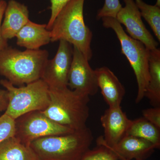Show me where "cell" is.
I'll list each match as a JSON object with an SVG mask.
<instances>
[{
  "instance_id": "obj_1",
  "label": "cell",
  "mask_w": 160,
  "mask_h": 160,
  "mask_svg": "<svg viewBox=\"0 0 160 160\" xmlns=\"http://www.w3.org/2000/svg\"><path fill=\"white\" fill-rule=\"evenodd\" d=\"M85 0H70L60 10L51 29V42L64 40L77 48L88 61L92 57V33L84 18Z\"/></svg>"
},
{
  "instance_id": "obj_2",
  "label": "cell",
  "mask_w": 160,
  "mask_h": 160,
  "mask_svg": "<svg viewBox=\"0 0 160 160\" xmlns=\"http://www.w3.org/2000/svg\"><path fill=\"white\" fill-rule=\"evenodd\" d=\"M49 52L46 50L22 51L8 46L0 51V75L15 86L42 78Z\"/></svg>"
},
{
  "instance_id": "obj_3",
  "label": "cell",
  "mask_w": 160,
  "mask_h": 160,
  "mask_svg": "<svg viewBox=\"0 0 160 160\" xmlns=\"http://www.w3.org/2000/svg\"><path fill=\"white\" fill-rule=\"evenodd\" d=\"M49 105L42 111L47 117L74 130L87 126L89 115V95L71 90L68 87H49Z\"/></svg>"
},
{
  "instance_id": "obj_4",
  "label": "cell",
  "mask_w": 160,
  "mask_h": 160,
  "mask_svg": "<svg viewBox=\"0 0 160 160\" xmlns=\"http://www.w3.org/2000/svg\"><path fill=\"white\" fill-rule=\"evenodd\" d=\"M93 140L91 130L86 126L70 133L40 138L29 146L39 160H79Z\"/></svg>"
},
{
  "instance_id": "obj_5",
  "label": "cell",
  "mask_w": 160,
  "mask_h": 160,
  "mask_svg": "<svg viewBox=\"0 0 160 160\" xmlns=\"http://www.w3.org/2000/svg\"><path fill=\"white\" fill-rule=\"evenodd\" d=\"M102 19L104 27L114 31L121 44L122 53L127 58L134 72L138 84V93L135 99L138 104L145 97L149 82L150 50L142 43L127 34L116 18L105 17Z\"/></svg>"
},
{
  "instance_id": "obj_6",
  "label": "cell",
  "mask_w": 160,
  "mask_h": 160,
  "mask_svg": "<svg viewBox=\"0 0 160 160\" xmlns=\"http://www.w3.org/2000/svg\"><path fill=\"white\" fill-rule=\"evenodd\" d=\"M0 84L7 91L9 100L4 113L14 120L30 112L44 111L49 105V86L42 79L19 87L6 79L1 80Z\"/></svg>"
},
{
  "instance_id": "obj_7",
  "label": "cell",
  "mask_w": 160,
  "mask_h": 160,
  "mask_svg": "<svg viewBox=\"0 0 160 160\" xmlns=\"http://www.w3.org/2000/svg\"><path fill=\"white\" fill-rule=\"evenodd\" d=\"M74 131L50 119L40 110L28 112L15 120L14 137L28 146L40 138Z\"/></svg>"
},
{
  "instance_id": "obj_8",
  "label": "cell",
  "mask_w": 160,
  "mask_h": 160,
  "mask_svg": "<svg viewBox=\"0 0 160 160\" xmlns=\"http://www.w3.org/2000/svg\"><path fill=\"white\" fill-rule=\"evenodd\" d=\"M68 87L89 96L96 94L99 89L95 71L85 56L74 46L68 75Z\"/></svg>"
},
{
  "instance_id": "obj_9",
  "label": "cell",
  "mask_w": 160,
  "mask_h": 160,
  "mask_svg": "<svg viewBox=\"0 0 160 160\" xmlns=\"http://www.w3.org/2000/svg\"><path fill=\"white\" fill-rule=\"evenodd\" d=\"M71 45L64 40H60L54 57L47 61L41 79L49 88L68 87V75L73 52Z\"/></svg>"
},
{
  "instance_id": "obj_10",
  "label": "cell",
  "mask_w": 160,
  "mask_h": 160,
  "mask_svg": "<svg viewBox=\"0 0 160 160\" xmlns=\"http://www.w3.org/2000/svg\"><path fill=\"white\" fill-rule=\"evenodd\" d=\"M125 6L117 15L116 19L126 27L129 36L142 43L149 50L158 48V43L144 25L139 10L134 0H123Z\"/></svg>"
},
{
  "instance_id": "obj_11",
  "label": "cell",
  "mask_w": 160,
  "mask_h": 160,
  "mask_svg": "<svg viewBox=\"0 0 160 160\" xmlns=\"http://www.w3.org/2000/svg\"><path fill=\"white\" fill-rule=\"evenodd\" d=\"M104 136L97 140V144L112 147L126 135L132 120L127 117L121 106L109 107L101 116Z\"/></svg>"
},
{
  "instance_id": "obj_12",
  "label": "cell",
  "mask_w": 160,
  "mask_h": 160,
  "mask_svg": "<svg viewBox=\"0 0 160 160\" xmlns=\"http://www.w3.org/2000/svg\"><path fill=\"white\" fill-rule=\"evenodd\" d=\"M106 146L112 150L121 160H145L156 149L153 144L147 140L127 135L114 146Z\"/></svg>"
},
{
  "instance_id": "obj_13",
  "label": "cell",
  "mask_w": 160,
  "mask_h": 160,
  "mask_svg": "<svg viewBox=\"0 0 160 160\" xmlns=\"http://www.w3.org/2000/svg\"><path fill=\"white\" fill-rule=\"evenodd\" d=\"M95 71L99 89L109 107L121 106L126 89L117 77L106 66L97 68Z\"/></svg>"
},
{
  "instance_id": "obj_14",
  "label": "cell",
  "mask_w": 160,
  "mask_h": 160,
  "mask_svg": "<svg viewBox=\"0 0 160 160\" xmlns=\"http://www.w3.org/2000/svg\"><path fill=\"white\" fill-rule=\"evenodd\" d=\"M1 26V33L5 39H11L29 22V11L27 6L15 0L7 4Z\"/></svg>"
},
{
  "instance_id": "obj_15",
  "label": "cell",
  "mask_w": 160,
  "mask_h": 160,
  "mask_svg": "<svg viewBox=\"0 0 160 160\" xmlns=\"http://www.w3.org/2000/svg\"><path fill=\"white\" fill-rule=\"evenodd\" d=\"M17 44L30 50H38L51 42L50 30L46 24L33 22L30 20L17 34Z\"/></svg>"
},
{
  "instance_id": "obj_16",
  "label": "cell",
  "mask_w": 160,
  "mask_h": 160,
  "mask_svg": "<svg viewBox=\"0 0 160 160\" xmlns=\"http://www.w3.org/2000/svg\"><path fill=\"white\" fill-rule=\"evenodd\" d=\"M149 80L145 97L153 107L160 106V50L149 51Z\"/></svg>"
},
{
  "instance_id": "obj_17",
  "label": "cell",
  "mask_w": 160,
  "mask_h": 160,
  "mask_svg": "<svg viewBox=\"0 0 160 160\" xmlns=\"http://www.w3.org/2000/svg\"><path fill=\"white\" fill-rule=\"evenodd\" d=\"M0 160H39L30 146L12 137L0 143Z\"/></svg>"
},
{
  "instance_id": "obj_18",
  "label": "cell",
  "mask_w": 160,
  "mask_h": 160,
  "mask_svg": "<svg viewBox=\"0 0 160 160\" xmlns=\"http://www.w3.org/2000/svg\"><path fill=\"white\" fill-rule=\"evenodd\" d=\"M126 135L147 140L156 149L160 148V129L144 117L132 120Z\"/></svg>"
},
{
  "instance_id": "obj_19",
  "label": "cell",
  "mask_w": 160,
  "mask_h": 160,
  "mask_svg": "<svg viewBox=\"0 0 160 160\" xmlns=\"http://www.w3.org/2000/svg\"><path fill=\"white\" fill-rule=\"evenodd\" d=\"M142 17L145 19L151 27L159 42H160V7L150 5L143 0H135Z\"/></svg>"
},
{
  "instance_id": "obj_20",
  "label": "cell",
  "mask_w": 160,
  "mask_h": 160,
  "mask_svg": "<svg viewBox=\"0 0 160 160\" xmlns=\"http://www.w3.org/2000/svg\"><path fill=\"white\" fill-rule=\"evenodd\" d=\"M79 160H121L112 150L103 145H97L96 148L89 150Z\"/></svg>"
},
{
  "instance_id": "obj_21",
  "label": "cell",
  "mask_w": 160,
  "mask_h": 160,
  "mask_svg": "<svg viewBox=\"0 0 160 160\" xmlns=\"http://www.w3.org/2000/svg\"><path fill=\"white\" fill-rule=\"evenodd\" d=\"M122 7L119 0H105L104 5L98 10L97 18L105 17L116 18L117 15Z\"/></svg>"
},
{
  "instance_id": "obj_22",
  "label": "cell",
  "mask_w": 160,
  "mask_h": 160,
  "mask_svg": "<svg viewBox=\"0 0 160 160\" xmlns=\"http://www.w3.org/2000/svg\"><path fill=\"white\" fill-rule=\"evenodd\" d=\"M15 120L5 113L0 117V143L14 137Z\"/></svg>"
},
{
  "instance_id": "obj_23",
  "label": "cell",
  "mask_w": 160,
  "mask_h": 160,
  "mask_svg": "<svg viewBox=\"0 0 160 160\" xmlns=\"http://www.w3.org/2000/svg\"><path fill=\"white\" fill-rule=\"evenodd\" d=\"M51 2V16L48 23L46 24V29L50 30L60 10L70 0H50Z\"/></svg>"
},
{
  "instance_id": "obj_24",
  "label": "cell",
  "mask_w": 160,
  "mask_h": 160,
  "mask_svg": "<svg viewBox=\"0 0 160 160\" xmlns=\"http://www.w3.org/2000/svg\"><path fill=\"white\" fill-rule=\"evenodd\" d=\"M143 117L160 129V106L142 110Z\"/></svg>"
},
{
  "instance_id": "obj_25",
  "label": "cell",
  "mask_w": 160,
  "mask_h": 160,
  "mask_svg": "<svg viewBox=\"0 0 160 160\" xmlns=\"http://www.w3.org/2000/svg\"><path fill=\"white\" fill-rule=\"evenodd\" d=\"M7 4L4 0H0V51L8 46V41L2 37L1 33V26Z\"/></svg>"
},
{
  "instance_id": "obj_26",
  "label": "cell",
  "mask_w": 160,
  "mask_h": 160,
  "mask_svg": "<svg viewBox=\"0 0 160 160\" xmlns=\"http://www.w3.org/2000/svg\"><path fill=\"white\" fill-rule=\"evenodd\" d=\"M7 92L5 89H0V112L5 111L8 105Z\"/></svg>"
},
{
  "instance_id": "obj_27",
  "label": "cell",
  "mask_w": 160,
  "mask_h": 160,
  "mask_svg": "<svg viewBox=\"0 0 160 160\" xmlns=\"http://www.w3.org/2000/svg\"><path fill=\"white\" fill-rule=\"evenodd\" d=\"M155 5L157 6L160 7V0H157L156 3Z\"/></svg>"
}]
</instances>
